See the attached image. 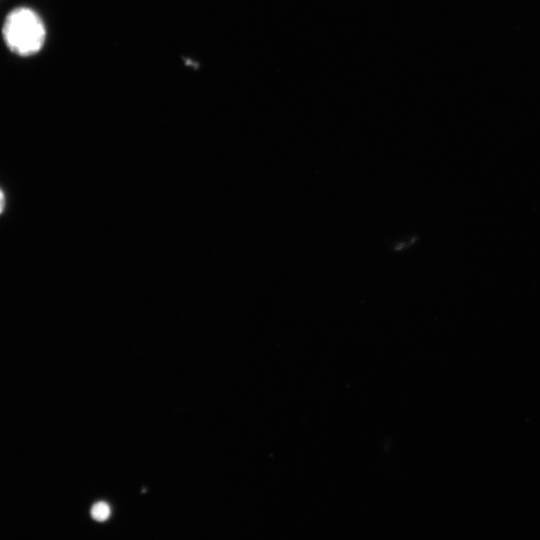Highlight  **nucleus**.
Instances as JSON below:
<instances>
[{
  "label": "nucleus",
  "instance_id": "f03ea898",
  "mask_svg": "<svg viewBox=\"0 0 540 540\" xmlns=\"http://www.w3.org/2000/svg\"><path fill=\"white\" fill-rule=\"evenodd\" d=\"M91 516L96 521H105L110 517L111 509L108 503L98 501L91 507Z\"/></svg>",
  "mask_w": 540,
  "mask_h": 540
},
{
  "label": "nucleus",
  "instance_id": "f257e3e1",
  "mask_svg": "<svg viewBox=\"0 0 540 540\" xmlns=\"http://www.w3.org/2000/svg\"><path fill=\"white\" fill-rule=\"evenodd\" d=\"M2 34L8 49L19 56L38 53L46 39L43 20L28 7H18L7 14Z\"/></svg>",
  "mask_w": 540,
  "mask_h": 540
},
{
  "label": "nucleus",
  "instance_id": "7ed1b4c3",
  "mask_svg": "<svg viewBox=\"0 0 540 540\" xmlns=\"http://www.w3.org/2000/svg\"><path fill=\"white\" fill-rule=\"evenodd\" d=\"M6 208V196L3 189L0 187V215L4 212Z\"/></svg>",
  "mask_w": 540,
  "mask_h": 540
}]
</instances>
